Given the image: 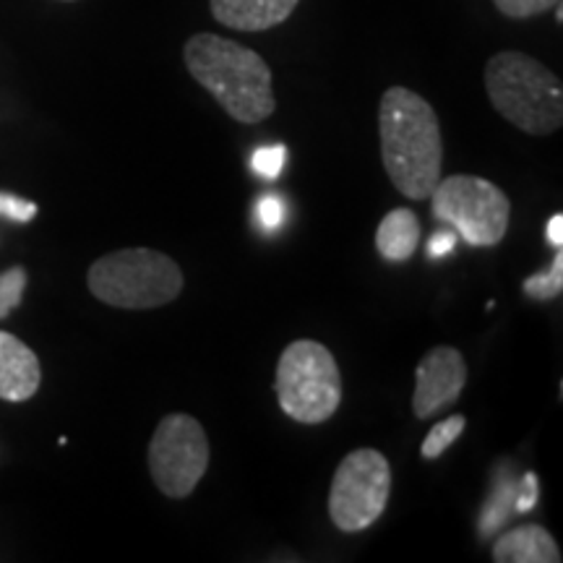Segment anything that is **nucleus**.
<instances>
[{
    "instance_id": "f257e3e1",
    "label": "nucleus",
    "mask_w": 563,
    "mask_h": 563,
    "mask_svg": "<svg viewBox=\"0 0 563 563\" xmlns=\"http://www.w3.org/2000/svg\"><path fill=\"white\" fill-rule=\"evenodd\" d=\"M382 162L394 188L426 201L443 178V136L431 102L407 87L384 91L378 104Z\"/></svg>"
},
{
    "instance_id": "f03ea898",
    "label": "nucleus",
    "mask_w": 563,
    "mask_h": 563,
    "mask_svg": "<svg viewBox=\"0 0 563 563\" xmlns=\"http://www.w3.org/2000/svg\"><path fill=\"white\" fill-rule=\"evenodd\" d=\"M183 60L194 81L214 97L232 121L256 125L277 110L272 68L241 42L199 32L183 47Z\"/></svg>"
},
{
    "instance_id": "7ed1b4c3",
    "label": "nucleus",
    "mask_w": 563,
    "mask_h": 563,
    "mask_svg": "<svg viewBox=\"0 0 563 563\" xmlns=\"http://www.w3.org/2000/svg\"><path fill=\"white\" fill-rule=\"evenodd\" d=\"M485 91L498 115L530 136H551L563 125V84L551 68L519 51L485 63Z\"/></svg>"
},
{
    "instance_id": "20e7f679",
    "label": "nucleus",
    "mask_w": 563,
    "mask_h": 563,
    "mask_svg": "<svg viewBox=\"0 0 563 563\" xmlns=\"http://www.w3.org/2000/svg\"><path fill=\"white\" fill-rule=\"evenodd\" d=\"M97 300L125 311H152L183 292V272L175 258L154 249H123L97 258L87 274Z\"/></svg>"
},
{
    "instance_id": "39448f33",
    "label": "nucleus",
    "mask_w": 563,
    "mask_h": 563,
    "mask_svg": "<svg viewBox=\"0 0 563 563\" xmlns=\"http://www.w3.org/2000/svg\"><path fill=\"white\" fill-rule=\"evenodd\" d=\"M279 407L302 426H321L342 405V373L332 350L313 340L287 344L274 382Z\"/></svg>"
},
{
    "instance_id": "423d86ee",
    "label": "nucleus",
    "mask_w": 563,
    "mask_h": 563,
    "mask_svg": "<svg viewBox=\"0 0 563 563\" xmlns=\"http://www.w3.org/2000/svg\"><path fill=\"white\" fill-rule=\"evenodd\" d=\"M428 199L435 220L452 224L470 245L490 249L506 238L511 203L496 183L477 175H449Z\"/></svg>"
},
{
    "instance_id": "0eeeda50",
    "label": "nucleus",
    "mask_w": 563,
    "mask_h": 563,
    "mask_svg": "<svg viewBox=\"0 0 563 563\" xmlns=\"http://www.w3.org/2000/svg\"><path fill=\"white\" fill-rule=\"evenodd\" d=\"M391 493L389 460L376 449H355L336 467L329 517L340 532H365L386 511Z\"/></svg>"
},
{
    "instance_id": "6e6552de",
    "label": "nucleus",
    "mask_w": 563,
    "mask_h": 563,
    "mask_svg": "<svg viewBox=\"0 0 563 563\" xmlns=\"http://www.w3.org/2000/svg\"><path fill=\"white\" fill-rule=\"evenodd\" d=\"M209 470V439L191 415L173 412L159 420L150 443V473L167 498H188Z\"/></svg>"
},
{
    "instance_id": "1a4fd4ad",
    "label": "nucleus",
    "mask_w": 563,
    "mask_h": 563,
    "mask_svg": "<svg viewBox=\"0 0 563 563\" xmlns=\"http://www.w3.org/2000/svg\"><path fill=\"white\" fill-rule=\"evenodd\" d=\"M415 397L412 412L415 418L428 420L452 407L464 386H467V363L456 347L439 344L428 352L415 368Z\"/></svg>"
},
{
    "instance_id": "9d476101",
    "label": "nucleus",
    "mask_w": 563,
    "mask_h": 563,
    "mask_svg": "<svg viewBox=\"0 0 563 563\" xmlns=\"http://www.w3.org/2000/svg\"><path fill=\"white\" fill-rule=\"evenodd\" d=\"M42 368L30 344L19 336L0 332V399L26 402L40 389Z\"/></svg>"
},
{
    "instance_id": "9b49d317",
    "label": "nucleus",
    "mask_w": 563,
    "mask_h": 563,
    "mask_svg": "<svg viewBox=\"0 0 563 563\" xmlns=\"http://www.w3.org/2000/svg\"><path fill=\"white\" fill-rule=\"evenodd\" d=\"M300 0H209L211 16L235 32H266L285 24Z\"/></svg>"
},
{
    "instance_id": "f8f14e48",
    "label": "nucleus",
    "mask_w": 563,
    "mask_h": 563,
    "mask_svg": "<svg viewBox=\"0 0 563 563\" xmlns=\"http://www.w3.org/2000/svg\"><path fill=\"white\" fill-rule=\"evenodd\" d=\"M496 563H559L561 548L553 534L540 525H522L504 532L493 543Z\"/></svg>"
},
{
    "instance_id": "ddd939ff",
    "label": "nucleus",
    "mask_w": 563,
    "mask_h": 563,
    "mask_svg": "<svg viewBox=\"0 0 563 563\" xmlns=\"http://www.w3.org/2000/svg\"><path fill=\"white\" fill-rule=\"evenodd\" d=\"M420 220L410 209H391L378 224L376 249L382 258L391 264H402L415 256L420 243Z\"/></svg>"
},
{
    "instance_id": "4468645a",
    "label": "nucleus",
    "mask_w": 563,
    "mask_h": 563,
    "mask_svg": "<svg viewBox=\"0 0 563 563\" xmlns=\"http://www.w3.org/2000/svg\"><path fill=\"white\" fill-rule=\"evenodd\" d=\"M517 488H519V483H514V481H504L496 485V490L490 493L488 504H485V509H483V519H481L483 534L496 532L498 527L509 519V514H514V498H517Z\"/></svg>"
},
{
    "instance_id": "2eb2a0df",
    "label": "nucleus",
    "mask_w": 563,
    "mask_h": 563,
    "mask_svg": "<svg viewBox=\"0 0 563 563\" xmlns=\"http://www.w3.org/2000/svg\"><path fill=\"white\" fill-rule=\"evenodd\" d=\"M525 295L532 300L548 302L561 298L563 292V253L559 249L553 258V266L543 274H532V277L525 279Z\"/></svg>"
},
{
    "instance_id": "dca6fc26",
    "label": "nucleus",
    "mask_w": 563,
    "mask_h": 563,
    "mask_svg": "<svg viewBox=\"0 0 563 563\" xmlns=\"http://www.w3.org/2000/svg\"><path fill=\"white\" fill-rule=\"evenodd\" d=\"M464 426H467V418H464V415H452L449 420H441L439 426H433L431 433L426 435L420 454L426 456V460H439V456L460 439Z\"/></svg>"
},
{
    "instance_id": "f3484780",
    "label": "nucleus",
    "mask_w": 563,
    "mask_h": 563,
    "mask_svg": "<svg viewBox=\"0 0 563 563\" xmlns=\"http://www.w3.org/2000/svg\"><path fill=\"white\" fill-rule=\"evenodd\" d=\"M26 282H30V277H26L24 266H11V269L0 274V319L16 311L21 298H24Z\"/></svg>"
},
{
    "instance_id": "a211bd4d",
    "label": "nucleus",
    "mask_w": 563,
    "mask_h": 563,
    "mask_svg": "<svg viewBox=\"0 0 563 563\" xmlns=\"http://www.w3.org/2000/svg\"><path fill=\"white\" fill-rule=\"evenodd\" d=\"M561 3V0H493L498 13L506 19H532L543 16V13L553 11V5Z\"/></svg>"
},
{
    "instance_id": "6ab92c4d",
    "label": "nucleus",
    "mask_w": 563,
    "mask_h": 563,
    "mask_svg": "<svg viewBox=\"0 0 563 563\" xmlns=\"http://www.w3.org/2000/svg\"><path fill=\"white\" fill-rule=\"evenodd\" d=\"M285 162H287V146L272 144V146H262V150H256L251 165H253V173L262 175L266 180H274L282 170H285Z\"/></svg>"
},
{
    "instance_id": "aec40b11",
    "label": "nucleus",
    "mask_w": 563,
    "mask_h": 563,
    "mask_svg": "<svg viewBox=\"0 0 563 563\" xmlns=\"http://www.w3.org/2000/svg\"><path fill=\"white\" fill-rule=\"evenodd\" d=\"M0 217L13 222H32L37 217V203L13 194H0Z\"/></svg>"
},
{
    "instance_id": "412c9836",
    "label": "nucleus",
    "mask_w": 563,
    "mask_h": 563,
    "mask_svg": "<svg viewBox=\"0 0 563 563\" xmlns=\"http://www.w3.org/2000/svg\"><path fill=\"white\" fill-rule=\"evenodd\" d=\"M256 217H258V224H262V230L266 232L279 230L282 222H285V201H282L279 196H264L256 207Z\"/></svg>"
},
{
    "instance_id": "4be33fe9",
    "label": "nucleus",
    "mask_w": 563,
    "mask_h": 563,
    "mask_svg": "<svg viewBox=\"0 0 563 563\" xmlns=\"http://www.w3.org/2000/svg\"><path fill=\"white\" fill-rule=\"evenodd\" d=\"M538 506V475L527 473L517 488V498H514V514H527Z\"/></svg>"
},
{
    "instance_id": "5701e85b",
    "label": "nucleus",
    "mask_w": 563,
    "mask_h": 563,
    "mask_svg": "<svg viewBox=\"0 0 563 563\" xmlns=\"http://www.w3.org/2000/svg\"><path fill=\"white\" fill-rule=\"evenodd\" d=\"M454 245H456V232L452 230L433 232L431 241H428V256H431L433 262H439V258L449 256V253L454 251Z\"/></svg>"
},
{
    "instance_id": "b1692460",
    "label": "nucleus",
    "mask_w": 563,
    "mask_h": 563,
    "mask_svg": "<svg viewBox=\"0 0 563 563\" xmlns=\"http://www.w3.org/2000/svg\"><path fill=\"white\" fill-rule=\"evenodd\" d=\"M545 235H548V243H551L553 249L559 251L561 245H563V214H553V217H551V222H548V232H545Z\"/></svg>"
},
{
    "instance_id": "393cba45",
    "label": "nucleus",
    "mask_w": 563,
    "mask_h": 563,
    "mask_svg": "<svg viewBox=\"0 0 563 563\" xmlns=\"http://www.w3.org/2000/svg\"><path fill=\"white\" fill-rule=\"evenodd\" d=\"M553 9H555V21H559V24H563V5L555 3Z\"/></svg>"
},
{
    "instance_id": "a878e982",
    "label": "nucleus",
    "mask_w": 563,
    "mask_h": 563,
    "mask_svg": "<svg viewBox=\"0 0 563 563\" xmlns=\"http://www.w3.org/2000/svg\"><path fill=\"white\" fill-rule=\"evenodd\" d=\"M68 3H70V0H68Z\"/></svg>"
}]
</instances>
